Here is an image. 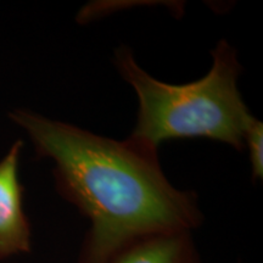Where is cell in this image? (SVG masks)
I'll return each mask as SVG.
<instances>
[{
	"mask_svg": "<svg viewBox=\"0 0 263 263\" xmlns=\"http://www.w3.org/2000/svg\"><path fill=\"white\" fill-rule=\"evenodd\" d=\"M10 117L39 156L54 161L59 193L89 219L78 263H112L139 240L192 233L201 224L196 195L168 182L157 151L27 110Z\"/></svg>",
	"mask_w": 263,
	"mask_h": 263,
	"instance_id": "1",
	"label": "cell"
},
{
	"mask_svg": "<svg viewBox=\"0 0 263 263\" xmlns=\"http://www.w3.org/2000/svg\"><path fill=\"white\" fill-rule=\"evenodd\" d=\"M211 70L188 84H168L143 70L126 47L115 52V64L134 88L139 112L128 139L157 151L163 141L176 138H209L245 149L244 137L254 116L238 89L240 64L236 51L221 41L212 51Z\"/></svg>",
	"mask_w": 263,
	"mask_h": 263,
	"instance_id": "2",
	"label": "cell"
},
{
	"mask_svg": "<svg viewBox=\"0 0 263 263\" xmlns=\"http://www.w3.org/2000/svg\"><path fill=\"white\" fill-rule=\"evenodd\" d=\"M24 143L16 140L0 160V258L31 250V228L24 210L18 161Z\"/></svg>",
	"mask_w": 263,
	"mask_h": 263,
	"instance_id": "3",
	"label": "cell"
},
{
	"mask_svg": "<svg viewBox=\"0 0 263 263\" xmlns=\"http://www.w3.org/2000/svg\"><path fill=\"white\" fill-rule=\"evenodd\" d=\"M112 263H202L192 233H174L139 240Z\"/></svg>",
	"mask_w": 263,
	"mask_h": 263,
	"instance_id": "4",
	"label": "cell"
},
{
	"mask_svg": "<svg viewBox=\"0 0 263 263\" xmlns=\"http://www.w3.org/2000/svg\"><path fill=\"white\" fill-rule=\"evenodd\" d=\"M244 145L248 146L251 161L252 176L255 179H262L263 176V123L254 118L246 130Z\"/></svg>",
	"mask_w": 263,
	"mask_h": 263,
	"instance_id": "5",
	"label": "cell"
}]
</instances>
